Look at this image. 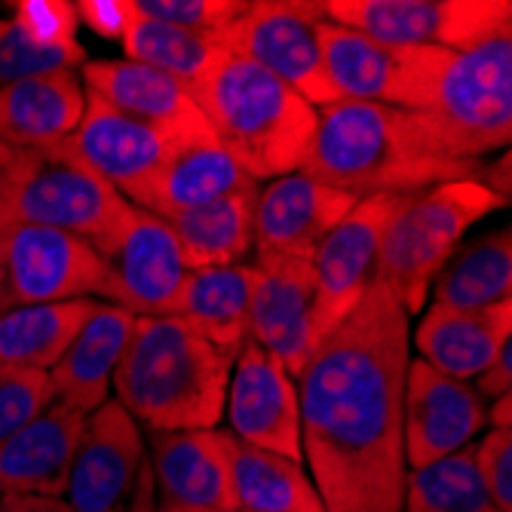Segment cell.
<instances>
[{"mask_svg": "<svg viewBox=\"0 0 512 512\" xmlns=\"http://www.w3.org/2000/svg\"><path fill=\"white\" fill-rule=\"evenodd\" d=\"M408 362V313L375 279L301 368V451L325 512H402Z\"/></svg>", "mask_w": 512, "mask_h": 512, "instance_id": "cell-1", "label": "cell"}, {"mask_svg": "<svg viewBox=\"0 0 512 512\" xmlns=\"http://www.w3.org/2000/svg\"><path fill=\"white\" fill-rule=\"evenodd\" d=\"M304 175L353 194L411 197L451 181H479L482 160L454 157L430 114L368 102H332L319 108Z\"/></svg>", "mask_w": 512, "mask_h": 512, "instance_id": "cell-2", "label": "cell"}, {"mask_svg": "<svg viewBox=\"0 0 512 512\" xmlns=\"http://www.w3.org/2000/svg\"><path fill=\"white\" fill-rule=\"evenodd\" d=\"M234 359L218 353L188 319L135 316L114 371V393L132 421L154 433L218 430Z\"/></svg>", "mask_w": 512, "mask_h": 512, "instance_id": "cell-3", "label": "cell"}, {"mask_svg": "<svg viewBox=\"0 0 512 512\" xmlns=\"http://www.w3.org/2000/svg\"><path fill=\"white\" fill-rule=\"evenodd\" d=\"M191 96L218 145L252 181H273L301 169L319 111L270 71L227 56Z\"/></svg>", "mask_w": 512, "mask_h": 512, "instance_id": "cell-4", "label": "cell"}, {"mask_svg": "<svg viewBox=\"0 0 512 512\" xmlns=\"http://www.w3.org/2000/svg\"><path fill=\"white\" fill-rule=\"evenodd\" d=\"M132 203L120 197L74 151L62 145L16 151L7 188V224H34L89 243L105 261L117 252L132 221Z\"/></svg>", "mask_w": 512, "mask_h": 512, "instance_id": "cell-5", "label": "cell"}, {"mask_svg": "<svg viewBox=\"0 0 512 512\" xmlns=\"http://www.w3.org/2000/svg\"><path fill=\"white\" fill-rule=\"evenodd\" d=\"M500 206L506 200L482 181H451L405 197L384 234L375 279L408 316L421 313L463 234Z\"/></svg>", "mask_w": 512, "mask_h": 512, "instance_id": "cell-6", "label": "cell"}, {"mask_svg": "<svg viewBox=\"0 0 512 512\" xmlns=\"http://www.w3.org/2000/svg\"><path fill=\"white\" fill-rule=\"evenodd\" d=\"M445 148L460 160H482L512 138V28L470 50H448L433 108L427 111Z\"/></svg>", "mask_w": 512, "mask_h": 512, "instance_id": "cell-7", "label": "cell"}, {"mask_svg": "<svg viewBox=\"0 0 512 512\" xmlns=\"http://www.w3.org/2000/svg\"><path fill=\"white\" fill-rule=\"evenodd\" d=\"M322 62L338 102H368L402 111H430L448 50L393 46L322 16Z\"/></svg>", "mask_w": 512, "mask_h": 512, "instance_id": "cell-8", "label": "cell"}, {"mask_svg": "<svg viewBox=\"0 0 512 512\" xmlns=\"http://www.w3.org/2000/svg\"><path fill=\"white\" fill-rule=\"evenodd\" d=\"M322 16L393 46L470 50L512 28L509 0H322Z\"/></svg>", "mask_w": 512, "mask_h": 512, "instance_id": "cell-9", "label": "cell"}, {"mask_svg": "<svg viewBox=\"0 0 512 512\" xmlns=\"http://www.w3.org/2000/svg\"><path fill=\"white\" fill-rule=\"evenodd\" d=\"M322 7L292 0H258L230 22L221 34L230 56L255 62L270 71L316 111L338 102L322 62Z\"/></svg>", "mask_w": 512, "mask_h": 512, "instance_id": "cell-10", "label": "cell"}, {"mask_svg": "<svg viewBox=\"0 0 512 512\" xmlns=\"http://www.w3.org/2000/svg\"><path fill=\"white\" fill-rule=\"evenodd\" d=\"M111 267L89 243L50 227L13 224L4 243V310L108 298Z\"/></svg>", "mask_w": 512, "mask_h": 512, "instance_id": "cell-11", "label": "cell"}, {"mask_svg": "<svg viewBox=\"0 0 512 512\" xmlns=\"http://www.w3.org/2000/svg\"><path fill=\"white\" fill-rule=\"evenodd\" d=\"M402 203L399 194L362 197L316 249L310 264L319 289V335H329L375 283L384 234Z\"/></svg>", "mask_w": 512, "mask_h": 512, "instance_id": "cell-12", "label": "cell"}, {"mask_svg": "<svg viewBox=\"0 0 512 512\" xmlns=\"http://www.w3.org/2000/svg\"><path fill=\"white\" fill-rule=\"evenodd\" d=\"M249 341L267 350L292 378L301 375L319 344V289L310 261H255L249 301Z\"/></svg>", "mask_w": 512, "mask_h": 512, "instance_id": "cell-13", "label": "cell"}, {"mask_svg": "<svg viewBox=\"0 0 512 512\" xmlns=\"http://www.w3.org/2000/svg\"><path fill=\"white\" fill-rule=\"evenodd\" d=\"M224 408L230 421L227 433L240 442L298 463L304 460L295 378L252 341L243 344L230 365Z\"/></svg>", "mask_w": 512, "mask_h": 512, "instance_id": "cell-14", "label": "cell"}, {"mask_svg": "<svg viewBox=\"0 0 512 512\" xmlns=\"http://www.w3.org/2000/svg\"><path fill=\"white\" fill-rule=\"evenodd\" d=\"M65 145L135 209H142L154 178L175 148L163 132L114 111L92 92H86L83 117Z\"/></svg>", "mask_w": 512, "mask_h": 512, "instance_id": "cell-15", "label": "cell"}, {"mask_svg": "<svg viewBox=\"0 0 512 512\" xmlns=\"http://www.w3.org/2000/svg\"><path fill=\"white\" fill-rule=\"evenodd\" d=\"M111 286L108 304L132 316H175L191 267L166 218L132 209V221L108 258Z\"/></svg>", "mask_w": 512, "mask_h": 512, "instance_id": "cell-16", "label": "cell"}, {"mask_svg": "<svg viewBox=\"0 0 512 512\" xmlns=\"http://www.w3.org/2000/svg\"><path fill=\"white\" fill-rule=\"evenodd\" d=\"M145 460L138 424L120 402H102L86 414L68 479V503L74 512H126Z\"/></svg>", "mask_w": 512, "mask_h": 512, "instance_id": "cell-17", "label": "cell"}, {"mask_svg": "<svg viewBox=\"0 0 512 512\" xmlns=\"http://www.w3.org/2000/svg\"><path fill=\"white\" fill-rule=\"evenodd\" d=\"M482 427H485L482 396L467 381L439 375L424 359L408 362L402 439H405V463L411 470L430 467V463L467 448Z\"/></svg>", "mask_w": 512, "mask_h": 512, "instance_id": "cell-18", "label": "cell"}, {"mask_svg": "<svg viewBox=\"0 0 512 512\" xmlns=\"http://www.w3.org/2000/svg\"><path fill=\"white\" fill-rule=\"evenodd\" d=\"M353 194L329 188L304 172L273 178L255 203V252L258 261L292 258L313 261L322 240L356 206Z\"/></svg>", "mask_w": 512, "mask_h": 512, "instance_id": "cell-19", "label": "cell"}, {"mask_svg": "<svg viewBox=\"0 0 512 512\" xmlns=\"http://www.w3.org/2000/svg\"><path fill=\"white\" fill-rule=\"evenodd\" d=\"M83 89L99 96L114 111L163 132L169 142L188 145L212 138V129L194 96L181 83L132 59L86 62L80 68Z\"/></svg>", "mask_w": 512, "mask_h": 512, "instance_id": "cell-20", "label": "cell"}, {"mask_svg": "<svg viewBox=\"0 0 512 512\" xmlns=\"http://www.w3.org/2000/svg\"><path fill=\"white\" fill-rule=\"evenodd\" d=\"M86 414L53 402L0 442V494L65 497Z\"/></svg>", "mask_w": 512, "mask_h": 512, "instance_id": "cell-21", "label": "cell"}, {"mask_svg": "<svg viewBox=\"0 0 512 512\" xmlns=\"http://www.w3.org/2000/svg\"><path fill=\"white\" fill-rule=\"evenodd\" d=\"M151 473L163 506L237 509L227 430L154 433Z\"/></svg>", "mask_w": 512, "mask_h": 512, "instance_id": "cell-22", "label": "cell"}, {"mask_svg": "<svg viewBox=\"0 0 512 512\" xmlns=\"http://www.w3.org/2000/svg\"><path fill=\"white\" fill-rule=\"evenodd\" d=\"M86 108L77 68L22 77L0 89V142L13 151L62 145L74 135Z\"/></svg>", "mask_w": 512, "mask_h": 512, "instance_id": "cell-23", "label": "cell"}, {"mask_svg": "<svg viewBox=\"0 0 512 512\" xmlns=\"http://www.w3.org/2000/svg\"><path fill=\"white\" fill-rule=\"evenodd\" d=\"M512 338V301L488 310L430 307L417 329L421 359L454 381H476L497 350Z\"/></svg>", "mask_w": 512, "mask_h": 512, "instance_id": "cell-24", "label": "cell"}, {"mask_svg": "<svg viewBox=\"0 0 512 512\" xmlns=\"http://www.w3.org/2000/svg\"><path fill=\"white\" fill-rule=\"evenodd\" d=\"M132 325L135 316L129 310L114 304L96 307V313L86 319L80 335L50 371L56 402L80 414H92L102 402H108V390L117 362L129 344Z\"/></svg>", "mask_w": 512, "mask_h": 512, "instance_id": "cell-25", "label": "cell"}, {"mask_svg": "<svg viewBox=\"0 0 512 512\" xmlns=\"http://www.w3.org/2000/svg\"><path fill=\"white\" fill-rule=\"evenodd\" d=\"M252 184L258 181H252L212 135V138H200V142L172 148L169 160L163 163L160 175L151 184L142 209L160 218H172L178 212H188L237 191H246Z\"/></svg>", "mask_w": 512, "mask_h": 512, "instance_id": "cell-26", "label": "cell"}, {"mask_svg": "<svg viewBox=\"0 0 512 512\" xmlns=\"http://www.w3.org/2000/svg\"><path fill=\"white\" fill-rule=\"evenodd\" d=\"M255 289V264L197 267L184 286L178 316L194 325L218 353L237 359L249 341V301Z\"/></svg>", "mask_w": 512, "mask_h": 512, "instance_id": "cell-27", "label": "cell"}, {"mask_svg": "<svg viewBox=\"0 0 512 512\" xmlns=\"http://www.w3.org/2000/svg\"><path fill=\"white\" fill-rule=\"evenodd\" d=\"M258 191V184H252L246 191L166 218L191 270L246 264L249 249H255Z\"/></svg>", "mask_w": 512, "mask_h": 512, "instance_id": "cell-28", "label": "cell"}, {"mask_svg": "<svg viewBox=\"0 0 512 512\" xmlns=\"http://www.w3.org/2000/svg\"><path fill=\"white\" fill-rule=\"evenodd\" d=\"M237 509L249 512H325L313 479L298 460L240 442L227 433Z\"/></svg>", "mask_w": 512, "mask_h": 512, "instance_id": "cell-29", "label": "cell"}, {"mask_svg": "<svg viewBox=\"0 0 512 512\" xmlns=\"http://www.w3.org/2000/svg\"><path fill=\"white\" fill-rule=\"evenodd\" d=\"M99 304L102 301L80 298L4 310L0 313V362L53 371Z\"/></svg>", "mask_w": 512, "mask_h": 512, "instance_id": "cell-30", "label": "cell"}, {"mask_svg": "<svg viewBox=\"0 0 512 512\" xmlns=\"http://www.w3.org/2000/svg\"><path fill=\"white\" fill-rule=\"evenodd\" d=\"M120 43H123L126 59L142 62L154 71H163L188 92L206 83L212 71L230 56L221 34L184 31V28L160 25V22L138 19V16H132Z\"/></svg>", "mask_w": 512, "mask_h": 512, "instance_id": "cell-31", "label": "cell"}, {"mask_svg": "<svg viewBox=\"0 0 512 512\" xmlns=\"http://www.w3.org/2000/svg\"><path fill=\"white\" fill-rule=\"evenodd\" d=\"M512 295V234L509 227L476 240L442 267L433 283V307L488 310Z\"/></svg>", "mask_w": 512, "mask_h": 512, "instance_id": "cell-32", "label": "cell"}, {"mask_svg": "<svg viewBox=\"0 0 512 512\" xmlns=\"http://www.w3.org/2000/svg\"><path fill=\"white\" fill-rule=\"evenodd\" d=\"M405 512H497L479 473L473 448H460L430 467L408 470L405 479Z\"/></svg>", "mask_w": 512, "mask_h": 512, "instance_id": "cell-33", "label": "cell"}, {"mask_svg": "<svg viewBox=\"0 0 512 512\" xmlns=\"http://www.w3.org/2000/svg\"><path fill=\"white\" fill-rule=\"evenodd\" d=\"M86 50L71 43H46L40 40L22 19H0V89L13 86L22 77L59 71V68H83Z\"/></svg>", "mask_w": 512, "mask_h": 512, "instance_id": "cell-34", "label": "cell"}, {"mask_svg": "<svg viewBox=\"0 0 512 512\" xmlns=\"http://www.w3.org/2000/svg\"><path fill=\"white\" fill-rule=\"evenodd\" d=\"M56 402L50 371L0 362V442Z\"/></svg>", "mask_w": 512, "mask_h": 512, "instance_id": "cell-35", "label": "cell"}, {"mask_svg": "<svg viewBox=\"0 0 512 512\" xmlns=\"http://www.w3.org/2000/svg\"><path fill=\"white\" fill-rule=\"evenodd\" d=\"M246 7V0H129V10L138 19L203 34H224V28L237 22Z\"/></svg>", "mask_w": 512, "mask_h": 512, "instance_id": "cell-36", "label": "cell"}, {"mask_svg": "<svg viewBox=\"0 0 512 512\" xmlns=\"http://www.w3.org/2000/svg\"><path fill=\"white\" fill-rule=\"evenodd\" d=\"M473 460L497 512H512V427H494L473 448Z\"/></svg>", "mask_w": 512, "mask_h": 512, "instance_id": "cell-37", "label": "cell"}, {"mask_svg": "<svg viewBox=\"0 0 512 512\" xmlns=\"http://www.w3.org/2000/svg\"><path fill=\"white\" fill-rule=\"evenodd\" d=\"M16 19H22L46 43H71L74 40V4H16Z\"/></svg>", "mask_w": 512, "mask_h": 512, "instance_id": "cell-38", "label": "cell"}, {"mask_svg": "<svg viewBox=\"0 0 512 512\" xmlns=\"http://www.w3.org/2000/svg\"><path fill=\"white\" fill-rule=\"evenodd\" d=\"M74 16L96 34L117 37V40L126 34L132 22L129 0H80V4H74Z\"/></svg>", "mask_w": 512, "mask_h": 512, "instance_id": "cell-39", "label": "cell"}, {"mask_svg": "<svg viewBox=\"0 0 512 512\" xmlns=\"http://www.w3.org/2000/svg\"><path fill=\"white\" fill-rule=\"evenodd\" d=\"M512 387V338L497 350V356L488 362V368L476 378V393L485 396V399H497V396H506Z\"/></svg>", "mask_w": 512, "mask_h": 512, "instance_id": "cell-40", "label": "cell"}, {"mask_svg": "<svg viewBox=\"0 0 512 512\" xmlns=\"http://www.w3.org/2000/svg\"><path fill=\"white\" fill-rule=\"evenodd\" d=\"M0 512H74L65 497L43 494H0Z\"/></svg>", "mask_w": 512, "mask_h": 512, "instance_id": "cell-41", "label": "cell"}, {"mask_svg": "<svg viewBox=\"0 0 512 512\" xmlns=\"http://www.w3.org/2000/svg\"><path fill=\"white\" fill-rule=\"evenodd\" d=\"M126 512H157V488H154V473H151V460L142 463V473H138L132 500Z\"/></svg>", "mask_w": 512, "mask_h": 512, "instance_id": "cell-42", "label": "cell"}, {"mask_svg": "<svg viewBox=\"0 0 512 512\" xmlns=\"http://www.w3.org/2000/svg\"><path fill=\"white\" fill-rule=\"evenodd\" d=\"M16 163V151L0 142V230H7V188H10V172Z\"/></svg>", "mask_w": 512, "mask_h": 512, "instance_id": "cell-43", "label": "cell"}, {"mask_svg": "<svg viewBox=\"0 0 512 512\" xmlns=\"http://www.w3.org/2000/svg\"><path fill=\"white\" fill-rule=\"evenodd\" d=\"M488 421H491V427H512V399H509V393L506 396H497L491 402Z\"/></svg>", "mask_w": 512, "mask_h": 512, "instance_id": "cell-44", "label": "cell"}, {"mask_svg": "<svg viewBox=\"0 0 512 512\" xmlns=\"http://www.w3.org/2000/svg\"><path fill=\"white\" fill-rule=\"evenodd\" d=\"M157 512H249V509H191V506H157Z\"/></svg>", "mask_w": 512, "mask_h": 512, "instance_id": "cell-45", "label": "cell"}, {"mask_svg": "<svg viewBox=\"0 0 512 512\" xmlns=\"http://www.w3.org/2000/svg\"><path fill=\"white\" fill-rule=\"evenodd\" d=\"M4 243H7V230H0V313H4Z\"/></svg>", "mask_w": 512, "mask_h": 512, "instance_id": "cell-46", "label": "cell"}]
</instances>
